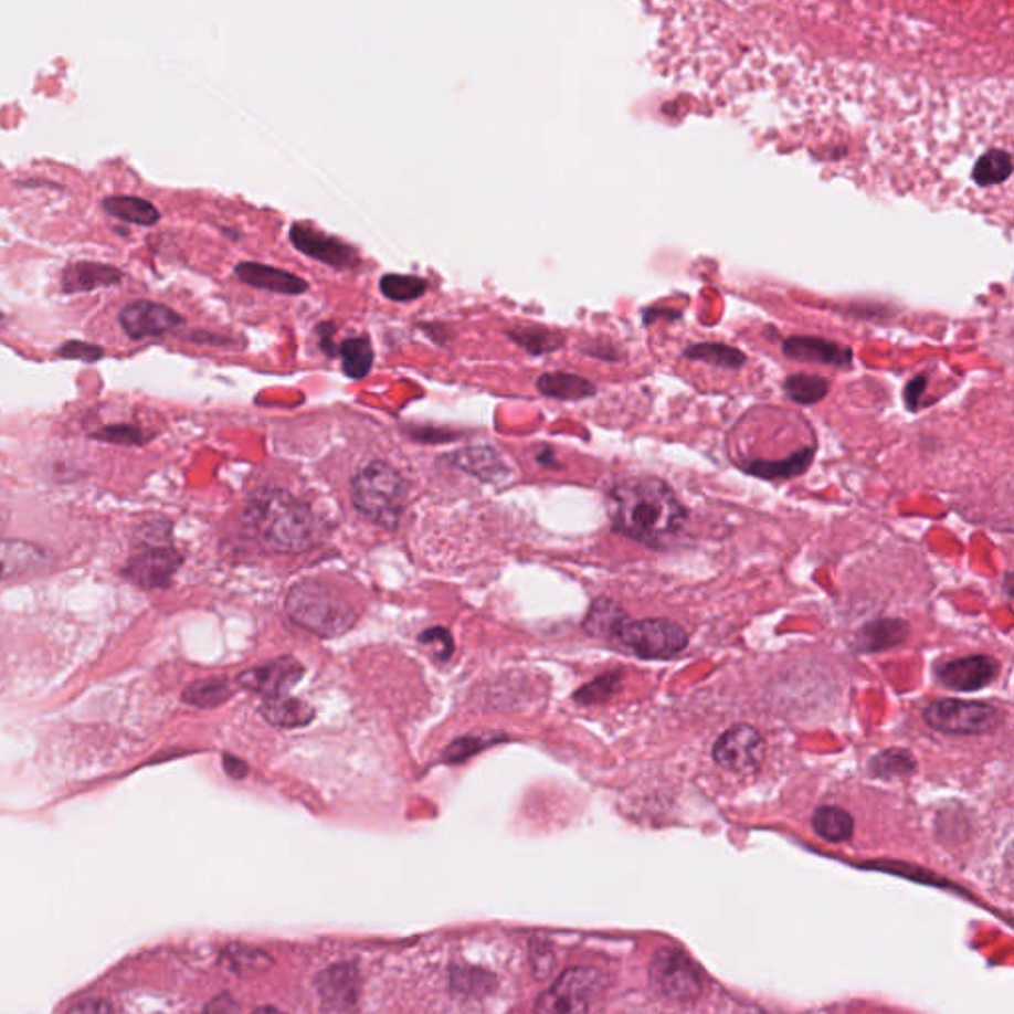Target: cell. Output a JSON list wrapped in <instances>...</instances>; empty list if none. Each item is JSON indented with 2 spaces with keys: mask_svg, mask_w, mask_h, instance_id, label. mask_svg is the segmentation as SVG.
<instances>
[{
  "mask_svg": "<svg viewBox=\"0 0 1014 1014\" xmlns=\"http://www.w3.org/2000/svg\"><path fill=\"white\" fill-rule=\"evenodd\" d=\"M317 331H319L317 336H319V341H321V349H324V353L336 355V351H334L336 347H334V344H331L334 334H336V326H334V324H324V326H319Z\"/></svg>",
  "mask_w": 1014,
  "mask_h": 1014,
  "instance_id": "46",
  "label": "cell"
},
{
  "mask_svg": "<svg viewBox=\"0 0 1014 1014\" xmlns=\"http://www.w3.org/2000/svg\"><path fill=\"white\" fill-rule=\"evenodd\" d=\"M124 279L122 270L102 262H76L62 272V289L66 294H84L97 287H109Z\"/></svg>",
  "mask_w": 1014,
  "mask_h": 1014,
  "instance_id": "18",
  "label": "cell"
},
{
  "mask_svg": "<svg viewBox=\"0 0 1014 1014\" xmlns=\"http://www.w3.org/2000/svg\"><path fill=\"white\" fill-rule=\"evenodd\" d=\"M611 516L622 536L658 547L678 534L688 511L664 479L632 478L613 489Z\"/></svg>",
  "mask_w": 1014,
  "mask_h": 1014,
  "instance_id": "1",
  "label": "cell"
},
{
  "mask_svg": "<svg viewBox=\"0 0 1014 1014\" xmlns=\"http://www.w3.org/2000/svg\"><path fill=\"white\" fill-rule=\"evenodd\" d=\"M46 563V553L22 539H0V581L36 571Z\"/></svg>",
  "mask_w": 1014,
  "mask_h": 1014,
  "instance_id": "19",
  "label": "cell"
},
{
  "mask_svg": "<svg viewBox=\"0 0 1014 1014\" xmlns=\"http://www.w3.org/2000/svg\"><path fill=\"white\" fill-rule=\"evenodd\" d=\"M182 321L184 319L181 314H177L172 307L149 299L131 302L119 311V326L135 341L145 337L165 336L175 327L182 326Z\"/></svg>",
  "mask_w": 1014,
  "mask_h": 1014,
  "instance_id": "11",
  "label": "cell"
},
{
  "mask_svg": "<svg viewBox=\"0 0 1014 1014\" xmlns=\"http://www.w3.org/2000/svg\"><path fill=\"white\" fill-rule=\"evenodd\" d=\"M648 976L661 995L676 1003H694L704 993L698 967L679 949H661L652 959Z\"/></svg>",
  "mask_w": 1014,
  "mask_h": 1014,
  "instance_id": "8",
  "label": "cell"
},
{
  "mask_svg": "<svg viewBox=\"0 0 1014 1014\" xmlns=\"http://www.w3.org/2000/svg\"><path fill=\"white\" fill-rule=\"evenodd\" d=\"M929 728L949 736H983L1001 726L1003 714L986 701L941 698L923 709Z\"/></svg>",
  "mask_w": 1014,
  "mask_h": 1014,
  "instance_id": "6",
  "label": "cell"
},
{
  "mask_svg": "<svg viewBox=\"0 0 1014 1014\" xmlns=\"http://www.w3.org/2000/svg\"><path fill=\"white\" fill-rule=\"evenodd\" d=\"M547 961H553V955L549 949H537V946H534L531 949V963H534V969H536V976H547L551 973V963H546Z\"/></svg>",
  "mask_w": 1014,
  "mask_h": 1014,
  "instance_id": "44",
  "label": "cell"
},
{
  "mask_svg": "<svg viewBox=\"0 0 1014 1014\" xmlns=\"http://www.w3.org/2000/svg\"><path fill=\"white\" fill-rule=\"evenodd\" d=\"M621 672H606L603 676L593 679L591 684L583 686L579 691H574V701H579L581 706L604 704L606 699L613 698L614 694L621 689Z\"/></svg>",
  "mask_w": 1014,
  "mask_h": 1014,
  "instance_id": "37",
  "label": "cell"
},
{
  "mask_svg": "<svg viewBox=\"0 0 1014 1014\" xmlns=\"http://www.w3.org/2000/svg\"><path fill=\"white\" fill-rule=\"evenodd\" d=\"M454 464L458 468L466 469L469 474H476L482 479H498L499 474L504 472V462L499 458L496 451L492 448H466L454 454Z\"/></svg>",
  "mask_w": 1014,
  "mask_h": 1014,
  "instance_id": "30",
  "label": "cell"
},
{
  "mask_svg": "<svg viewBox=\"0 0 1014 1014\" xmlns=\"http://www.w3.org/2000/svg\"><path fill=\"white\" fill-rule=\"evenodd\" d=\"M286 611L297 626L321 638L341 636L357 622L353 604L336 587L317 579L299 581L289 589Z\"/></svg>",
  "mask_w": 1014,
  "mask_h": 1014,
  "instance_id": "3",
  "label": "cell"
},
{
  "mask_svg": "<svg viewBox=\"0 0 1014 1014\" xmlns=\"http://www.w3.org/2000/svg\"><path fill=\"white\" fill-rule=\"evenodd\" d=\"M224 769L232 779H242V777L249 773V767L244 761H239L236 757L224 756Z\"/></svg>",
  "mask_w": 1014,
  "mask_h": 1014,
  "instance_id": "47",
  "label": "cell"
},
{
  "mask_svg": "<svg viewBox=\"0 0 1014 1014\" xmlns=\"http://www.w3.org/2000/svg\"><path fill=\"white\" fill-rule=\"evenodd\" d=\"M302 678H304V666L292 656H282L268 664L256 666L252 670L242 672L239 676V684L242 688L258 691L266 698H278V696H286L287 691L294 688Z\"/></svg>",
  "mask_w": 1014,
  "mask_h": 1014,
  "instance_id": "12",
  "label": "cell"
},
{
  "mask_svg": "<svg viewBox=\"0 0 1014 1014\" xmlns=\"http://www.w3.org/2000/svg\"><path fill=\"white\" fill-rule=\"evenodd\" d=\"M537 393L557 401H583L596 393L589 379L571 373H546L537 379Z\"/></svg>",
  "mask_w": 1014,
  "mask_h": 1014,
  "instance_id": "22",
  "label": "cell"
},
{
  "mask_svg": "<svg viewBox=\"0 0 1014 1014\" xmlns=\"http://www.w3.org/2000/svg\"><path fill=\"white\" fill-rule=\"evenodd\" d=\"M908 622L898 619L868 622L856 636V646L862 652H881L898 646L908 638Z\"/></svg>",
  "mask_w": 1014,
  "mask_h": 1014,
  "instance_id": "21",
  "label": "cell"
},
{
  "mask_svg": "<svg viewBox=\"0 0 1014 1014\" xmlns=\"http://www.w3.org/2000/svg\"><path fill=\"white\" fill-rule=\"evenodd\" d=\"M916 759L904 749H888L870 759V773L881 779L911 775L916 771Z\"/></svg>",
  "mask_w": 1014,
  "mask_h": 1014,
  "instance_id": "36",
  "label": "cell"
},
{
  "mask_svg": "<svg viewBox=\"0 0 1014 1014\" xmlns=\"http://www.w3.org/2000/svg\"><path fill=\"white\" fill-rule=\"evenodd\" d=\"M971 175H973V181H975L979 187H996V184H1003V182L1008 181L1011 175H1013V159H1011V154H1008V151H1003V149H991V151H986V154L976 161Z\"/></svg>",
  "mask_w": 1014,
  "mask_h": 1014,
  "instance_id": "28",
  "label": "cell"
},
{
  "mask_svg": "<svg viewBox=\"0 0 1014 1014\" xmlns=\"http://www.w3.org/2000/svg\"><path fill=\"white\" fill-rule=\"evenodd\" d=\"M289 242L307 258L317 260L334 270H355L361 264L359 254L344 240L324 234L306 222H296L289 229Z\"/></svg>",
  "mask_w": 1014,
  "mask_h": 1014,
  "instance_id": "10",
  "label": "cell"
},
{
  "mask_svg": "<svg viewBox=\"0 0 1014 1014\" xmlns=\"http://www.w3.org/2000/svg\"><path fill=\"white\" fill-rule=\"evenodd\" d=\"M9 524V511L4 507H0V531L7 527Z\"/></svg>",
  "mask_w": 1014,
  "mask_h": 1014,
  "instance_id": "48",
  "label": "cell"
},
{
  "mask_svg": "<svg viewBox=\"0 0 1014 1014\" xmlns=\"http://www.w3.org/2000/svg\"><path fill=\"white\" fill-rule=\"evenodd\" d=\"M339 357H341V367L344 373L349 379L361 381L367 374L371 373L374 363L373 347L367 337H347L337 347Z\"/></svg>",
  "mask_w": 1014,
  "mask_h": 1014,
  "instance_id": "26",
  "label": "cell"
},
{
  "mask_svg": "<svg viewBox=\"0 0 1014 1014\" xmlns=\"http://www.w3.org/2000/svg\"><path fill=\"white\" fill-rule=\"evenodd\" d=\"M609 976L594 967H571L537 999L536 1014H589L604 993Z\"/></svg>",
  "mask_w": 1014,
  "mask_h": 1014,
  "instance_id": "5",
  "label": "cell"
},
{
  "mask_svg": "<svg viewBox=\"0 0 1014 1014\" xmlns=\"http://www.w3.org/2000/svg\"><path fill=\"white\" fill-rule=\"evenodd\" d=\"M684 357L689 361H701V363L714 365L719 369H739L747 361L746 355L739 349L721 344L691 345L684 351Z\"/></svg>",
  "mask_w": 1014,
  "mask_h": 1014,
  "instance_id": "31",
  "label": "cell"
},
{
  "mask_svg": "<svg viewBox=\"0 0 1014 1014\" xmlns=\"http://www.w3.org/2000/svg\"><path fill=\"white\" fill-rule=\"evenodd\" d=\"M317 989L324 1005L334 1011H349L359 996V973L353 965L329 967L317 979Z\"/></svg>",
  "mask_w": 1014,
  "mask_h": 1014,
  "instance_id": "17",
  "label": "cell"
},
{
  "mask_svg": "<svg viewBox=\"0 0 1014 1014\" xmlns=\"http://www.w3.org/2000/svg\"><path fill=\"white\" fill-rule=\"evenodd\" d=\"M254 1014H284V1013H282V1011H278V1008H274V1006H262V1008H258V1011H254Z\"/></svg>",
  "mask_w": 1014,
  "mask_h": 1014,
  "instance_id": "49",
  "label": "cell"
},
{
  "mask_svg": "<svg viewBox=\"0 0 1014 1014\" xmlns=\"http://www.w3.org/2000/svg\"><path fill=\"white\" fill-rule=\"evenodd\" d=\"M234 276L250 287L266 289L282 296H302L309 289L306 279L299 278L287 270L274 268L260 262H240L234 268Z\"/></svg>",
  "mask_w": 1014,
  "mask_h": 1014,
  "instance_id": "15",
  "label": "cell"
},
{
  "mask_svg": "<svg viewBox=\"0 0 1014 1014\" xmlns=\"http://www.w3.org/2000/svg\"><path fill=\"white\" fill-rule=\"evenodd\" d=\"M783 353L789 359L803 361V363L831 365V367H848L852 363V351L846 345L834 344L821 337H789L783 344Z\"/></svg>",
  "mask_w": 1014,
  "mask_h": 1014,
  "instance_id": "16",
  "label": "cell"
},
{
  "mask_svg": "<svg viewBox=\"0 0 1014 1014\" xmlns=\"http://www.w3.org/2000/svg\"><path fill=\"white\" fill-rule=\"evenodd\" d=\"M179 564L181 556L169 547L147 549L127 563L125 577L145 589H159L171 583L172 574L179 569Z\"/></svg>",
  "mask_w": 1014,
  "mask_h": 1014,
  "instance_id": "14",
  "label": "cell"
},
{
  "mask_svg": "<svg viewBox=\"0 0 1014 1014\" xmlns=\"http://www.w3.org/2000/svg\"><path fill=\"white\" fill-rule=\"evenodd\" d=\"M1001 664L993 656H967L958 661L943 662L936 668L938 679L946 688L955 691H976L995 682Z\"/></svg>",
  "mask_w": 1014,
  "mask_h": 1014,
  "instance_id": "13",
  "label": "cell"
},
{
  "mask_svg": "<svg viewBox=\"0 0 1014 1014\" xmlns=\"http://www.w3.org/2000/svg\"><path fill=\"white\" fill-rule=\"evenodd\" d=\"M498 741V737H492V739H479V737H462L456 743H452L448 749H446V761L451 763H460L468 757L476 756L482 749L486 747L494 746Z\"/></svg>",
  "mask_w": 1014,
  "mask_h": 1014,
  "instance_id": "39",
  "label": "cell"
},
{
  "mask_svg": "<svg viewBox=\"0 0 1014 1014\" xmlns=\"http://www.w3.org/2000/svg\"><path fill=\"white\" fill-rule=\"evenodd\" d=\"M56 353L57 357L76 359V361L89 365L104 359V349L99 345L86 344V341H66L57 347Z\"/></svg>",
  "mask_w": 1014,
  "mask_h": 1014,
  "instance_id": "40",
  "label": "cell"
},
{
  "mask_svg": "<svg viewBox=\"0 0 1014 1014\" xmlns=\"http://www.w3.org/2000/svg\"><path fill=\"white\" fill-rule=\"evenodd\" d=\"M444 631H446V629H432V631H426L424 634H422L421 641L422 644H441L442 648H444V656L448 658V656L452 654V651H454V646H452L451 634H446V636H444V638L441 641V636L444 634Z\"/></svg>",
  "mask_w": 1014,
  "mask_h": 1014,
  "instance_id": "45",
  "label": "cell"
},
{
  "mask_svg": "<svg viewBox=\"0 0 1014 1014\" xmlns=\"http://www.w3.org/2000/svg\"><path fill=\"white\" fill-rule=\"evenodd\" d=\"M614 638L644 661L672 658L688 646V632L682 624L668 619L632 621L629 616Z\"/></svg>",
  "mask_w": 1014,
  "mask_h": 1014,
  "instance_id": "7",
  "label": "cell"
},
{
  "mask_svg": "<svg viewBox=\"0 0 1014 1014\" xmlns=\"http://www.w3.org/2000/svg\"><path fill=\"white\" fill-rule=\"evenodd\" d=\"M379 287L387 299L406 304V302H414L424 296L429 289V282L419 276H409V274H384L379 282Z\"/></svg>",
  "mask_w": 1014,
  "mask_h": 1014,
  "instance_id": "33",
  "label": "cell"
},
{
  "mask_svg": "<svg viewBox=\"0 0 1014 1014\" xmlns=\"http://www.w3.org/2000/svg\"><path fill=\"white\" fill-rule=\"evenodd\" d=\"M222 961L229 965L230 971H234L240 976H254L268 971L274 965V961L264 951L258 949L242 948V946H230L222 953Z\"/></svg>",
  "mask_w": 1014,
  "mask_h": 1014,
  "instance_id": "32",
  "label": "cell"
},
{
  "mask_svg": "<svg viewBox=\"0 0 1014 1014\" xmlns=\"http://www.w3.org/2000/svg\"><path fill=\"white\" fill-rule=\"evenodd\" d=\"M4 321H7V316H4V314H0V326H2Z\"/></svg>",
  "mask_w": 1014,
  "mask_h": 1014,
  "instance_id": "50",
  "label": "cell"
},
{
  "mask_svg": "<svg viewBox=\"0 0 1014 1014\" xmlns=\"http://www.w3.org/2000/svg\"><path fill=\"white\" fill-rule=\"evenodd\" d=\"M831 391V383L814 374H793L785 381V393L796 404H816Z\"/></svg>",
  "mask_w": 1014,
  "mask_h": 1014,
  "instance_id": "35",
  "label": "cell"
},
{
  "mask_svg": "<svg viewBox=\"0 0 1014 1014\" xmlns=\"http://www.w3.org/2000/svg\"><path fill=\"white\" fill-rule=\"evenodd\" d=\"M260 714L276 728H306L316 718V709L306 701L287 696L264 699Z\"/></svg>",
  "mask_w": 1014,
  "mask_h": 1014,
  "instance_id": "20",
  "label": "cell"
},
{
  "mask_svg": "<svg viewBox=\"0 0 1014 1014\" xmlns=\"http://www.w3.org/2000/svg\"><path fill=\"white\" fill-rule=\"evenodd\" d=\"M507 337L531 355L553 353L564 345V337L561 334L546 329V327L527 326L507 329Z\"/></svg>",
  "mask_w": 1014,
  "mask_h": 1014,
  "instance_id": "29",
  "label": "cell"
},
{
  "mask_svg": "<svg viewBox=\"0 0 1014 1014\" xmlns=\"http://www.w3.org/2000/svg\"><path fill=\"white\" fill-rule=\"evenodd\" d=\"M244 519L272 549L282 553H302L316 541L311 509L282 489L264 492L252 499Z\"/></svg>",
  "mask_w": 1014,
  "mask_h": 1014,
  "instance_id": "2",
  "label": "cell"
},
{
  "mask_svg": "<svg viewBox=\"0 0 1014 1014\" xmlns=\"http://www.w3.org/2000/svg\"><path fill=\"white\" fill-rule=\"evenodd\" d=\"M813 448H803L783 460H749L743 469L751 476L765 479H785L801 476L813 462Z\"/></svg>",
  "mask_w": 1014,
  "mask_h": 1014,
  "instance_id": "23",
  "label": "cell"
},
{
  "mask_svg": "<svg viewBox=\"0 0 1014 1014\" xmlns=\"http://www.w3.org/2000/svg\"><path fill=\"white\" fill-rule=\"evenodd\" d=\"M711 757L721 769L736 775L753 773L763 763L765 739L751 726H733L719 736Z\"/></svg>",
  "mask_w": 1014,
  "mask_h": 1014,
  "instance_id": "9",
  "label": "cell"
},
{
  "mask_svg": "<svg viewBox=\"0 0 1014 1014\" xmlns=\"http://www.w3.org/2000/svg\"><path fill=\"white\" fill-rule=\"evenodd\" d=\"M629 619L619 604L611 599H599L594 601L591 611L584 619V631L596 638H614L616 632L622 626V622Z\"/></svg>",
  "mask_w": 1014,
  "mask_h": 1014,
  "instance_id": "27",
  "label": "cell"
},
{
  "mask_svg": "<svg viewBox=\"0 0 1014 1014\" xmlns=\"http://www.w3.org/2000/svg\"><path fill=\"white\" fill-rule=\"evenodd\" d=\"M102 207L115 219L139 224V226H154L161 221V212L157 211L154 202L145 201L139 197H107L102 202Z\"/></svg>",
  "mask_w": 1014,
  "mask_h": 1014,
  "instance_id": "24",
  "label": "cell"
},
{
  "mask_svg": "<svg viewBox=\"0 0 1014 1014\" xmlns=\"http://www.w3.org/2000/svg\"><path fill=\"white\" fill-rule=\"evenodd\" d=\"M97 441L112 442V444H124V446H134L144 442V432L129 424H112L104 426L92 434Z\"/></svg>",
  "mask_w": 1014,
  "mask_h": 1014,
  "instance_id": "38",
  "label": "cell"
},
{
  "mask_svg": "<svg viewBox=\"0 0 1014 1014\" xmlns=\"http://www.w3.org/2000/svg\"><path fill=\"white\" fill-rule=\"evenodd\" d=\"M926 387H928V379L926 377H916L911 383L906 387V404H908L909 411H916L919 406V401L921 397L926 393Z\"/></svg>",
  "mask_w": 1014,
  "mask_h": 1014,
  "instance_id": "43",
  "label": "cell"
},
{
  "mask_svg": "<svg viewBox=\"0 0 1014 1014\" xmlns=\"http://www.w3.org/2000/svg\"><path fill=\"white\" fill-rule=\"evenodd\" d=\"M814 833L824 838L826 843H846L854 834V818L848 811L841 806H818L813 814Z\"/></svg>",
  "mask_w": 1014,
  "mask_h": 1014,
  "instance_id": "25",
  "label": "cell"
},
{
  "mask_svg": "<svg viewBox=\"0 0 1014 1014\" xmlns=\"http://www.w3.org/2000/svg\"><path fill=\"white\" fill-rule=\"evenodd\" d=\"M240 1005L234 996L229 993L214 996L209 1005L204 1006V1014H239Z\"/></svg>",
  "mask_w": 1014,
  "mask_h": 1014,
  "instance_id": "41",
  "label": "cell"
},
{
  "mask_svg": "<svg viewBox=\"0 0 1014 1014\" xmlns=\"http://www.w3.org/2000/svg\"><path fill=\"white\" fill-rule=\"evenodd\" d=\"M232 689L224 679H199L182 691V701L194 708H216L230 698Z\"/></svg>",
  "mask_w": 1014,
  "mask_h": 1014,
  "instance_id": "34",
  "label": "cell"
},
{
  "mask_svg": "<svg viewBox=\"0 0 1014 1014\" xmlns=\"http://www.w3.org/2000/svg\"><path fill=\"white\" fill-rule=\"evenodd\" d=\"M406 482L389 462L374 460L355 474L351 484L353 504L365 517L387 529L399 524L404 509Z\"/></svg>",
  "mask_w": 1014,
  "mask_h": 1014,
  "instance_id": "4",
  "label": "cell"
},
{
  "mask_svg": "<svg viewBox=\"0 0 1014 1014\" xmlns=\"http://www.w3.org/2000/svg\"><path fill=\"white\" fill-rule=\"evenodd\" d=\"M66 1014H114V1008L106 999H89L70 1008Z\"/></svg>",
  "mask_w": 1014,
  "mask_h": 1014,
  "instance_id": "42",
  "label": "cell"
}]
</instances>
